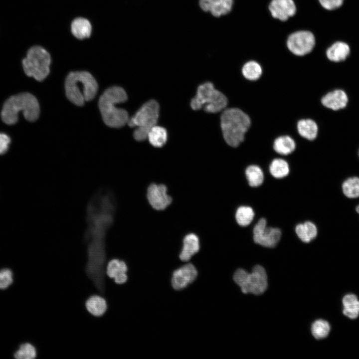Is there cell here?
<instances>
[{
	"label": "cell",
	"mask_w": 359,
	"mask_h": 359,
	"mask_svg": "<svg viewBox=\"0 0 359 359\" xmlns=\"http://www.w3.org/2000/svg\"><path fill=\"white\" fill-rule=\"evenodd\" d=\"M116 205L114 194L105 188L98 191L87 205V228L84 235L87 244L85 271L95 283L105 280V237L114 220Z\"/></svg>",
	"instance_id": "cell-1"
},
{
	"label": "cell",
	"mask_w": 359,
	"mask_h": 359,
	"mask_svg": "<svg viewBox=\"0 0 359 359\" xmlns=\"http://www.w3.org/2000/svg\"><path fill=\"white\" fill-rule=\"evenodd\" d=\"M127 99L125 91L119 86L111 87L104 92L99 99L98 105L106 125L112 128H120L128 123L129 119L128 112L116 106Z\"/></svg>",
	"instance_id": "cell-2"
},
{
	"label": "cell",
	"mask_w": 359,
	"mask_h": 359,
	"mask_svg": "<svg viewBox=\"0 0 359 359\" xmlns=\"http://www.w3.org/2000/svg\"><path fill=\"white\" fill-rule=\"evenodd\" d=\"M98 88L96 80L87 71L71 72L65 79L66 96L70 101L78 106L92 100Z\"/></svg>",
	"instance_id": "cell-3"
},
{
	"label": "cell",
	"mask_w": 359,
	"mask_h": 359,
	"mask_svg": "<svg viewBox=\"0 0 359 359\" xmlns=\"http://www.w3.org/2000/svg\"><path fill=\"white\" fill-rule=\"evenodd\" d=\"M22 111L25 119L29 122L36 121L40 109L36 98L29 93H21L9 97L4 102L1 118L7 125H13L18 120V113Z\"/></svg>",
	"instance_id": "cell-4"
},
{
	"label": "cell",
	"mask_w": 359,
	"mask_h": 359,
	"mask_svg": "<svg viewBox=\"0 0 359 359\" xmlns=\"http://www.w3.org/2000/svg\"><path fill=\"white\" fill-rule=\"evenodd\" d=\"M251 124L249 117L238 108L225 110L220 117V126L223 137L231 147H236L244 139L245 133Z\"/></svg>",
	"instance_id": "cell-5"
},
{
	"label": "cell",
	"mask_w": 359,
	"mask_h": 359,
	"mask_svg": "<svg viewBox=\"0 0 359 359\" xmlns=\"http://www.w3.org/2000/svg\"><path fill=\"white\" fill-rule=\"evenodd\" d=\"M159 105L151 100L144 104L135 114L128 122L131 127H136L133 136L138 141L147 139L151 129L156 125L159 116Z\"/></svg>",
	"instance_id": "cell-6"
},
{
	"label": "cell",
	"mask_w": 359,
	"mask_h": 359,
	"mask_svg": "<svg viewBox=\"0 0 359 359\" xmlns=\"http://www.w3.org/2000/svg\"><path fill=\"white\" fill-rule=\"evenodd\" d=\"M227 102L222 93L216 89L212 83L207 82L198 87L195 97L191 100L190 106L194 110L203 108L206 112L215 113L224 109Z\"/></svg>",
	"instance_id": "cell-7"
},
{
	"label": "cell",
	"mask_w": 359,
	"mask_h": 359,
	"mask_svg": "<svg viewBox=\"0 0 359 359\" xmlns=\"http://www.w3.org/2000/svg\"><path fill=\"white\" fill-rule=\"evenodd\" d=\"M50 56L45 49L39 46H33L22 60L23 68L27 76L41 81L50 72Z\"/></svg>",
	"instance_id": "cell-8"
},
{
	"label": "cell",
	"mask_w": 359,
	"mask_h": 359,
	"mask_svg": "<svg viewBox=\"0 0 359 359\" xmlns=\"http://www.w3.org/2000/svg\"><path fill=\"white\" fill-rule=\"evenodd\" d=\"M233 280L244 294H262L268 286L265 270L259 265L255 266L251 273L243 269H238L234 274Z\"/></svg>",
	"instance_id": "cell-9"
},
{
	"label": "cell",
	"mask_w": 359,
	"mask_h": 359,
	"mask_svg": "<svg viewBox=\"0 0 359 359\" xmlns=\"http://www.w3.org/2000/svg\"><path fill=\"white\" fill-rule=\"evenodd\" d=\"M316 43L314 34L307 30H300L291 33L286 40V46L293 54L302 56L310 53Z\"/></svg>",
	"instance_id": "cell-10"
},
{
	"label": "cell",
	"mask_w": 359,
	"mask_h": 359,
	"mask_svg": "<svg viewBox=\"0 0 359 359\" xmlns=\"http://www.w3.org/2000/svg\"><path fill=\"white\" fill-rule=\"evenodd\" d=\"M281 235V230L279 228L267 226L265 218L259 219L253 229L254 242L265 247H274L279 242Z\"/></svg>",
	"instance_id": "cell-11"
},
{
	"label": "cell",
	"mask_w": 359,
	"mask_h": 359,
	"mask_svg": "<svg viewBox=\"0 0 359 359\" xmlns=\"http://www.w3.org/2000/svg\"><path fill=\"white\" fill-rule=\"evenodd\" d=\"M268 10L273 18L284 22L295 15L297 7L294 0H271Z\"/></svg>",
	"instance_id": "cell-12"
},
{
	"label": "cell",
	"mask_w": 359,
	"mask_h": 359,
	"mask_svg": "<svg viewBox=\"0 0 359 359\" xmlns=\"http://www.w3.org/2000/svg\"><path fill=\"white\" fill-rule=\"evenodd\" d=\"M164 184H152L148 188L147 198L151 205L155 209H165L171 202L172 198L167 193Z\"/></svg>",
	"instance_id": "cell-13"
},
{
	"label": "cell",
	"mask_w": 359,
	"mask_h": 359,
	"mask_svg": "<svg viewBox=\"0 0 359 359\" xmlns=\"http://www.w3.org/2000/svg\"><path fill=\"white\" fill-rule=\"evenodd\" d=\"M197 272L191 263L181 267L174 271L172 279V284L176 290H180L186 287L196 278Z\"/></svg>",
	"instance_id": "cell-14"
},
{
	"label": "cell",
	"mask_w": 359,
	"mask_h": 359,
	"mask_svg": "<svg viewBox=\"0 0 359 359\" xmlns=\"http://www.w3.org/2000/svg\"><path fill=\"white\" fill-rule=\"evenodd\" d=\"M233 0H199V6L204 11H209L215 17L226 15L232 8Z\"/></svg>",
	"instance_id": "cell-15"
},
{
	"label": "cell",
	"mask_w": 359,
	"mask_h": 359,
	"mask_svg": "<svg viewBox=\"0 0 359 359\" xmlns=\"http://www.w3.org/2000/svg\"><path fill=\"white\" fill-rule=\"evenodd\" d=\"M348 100L346 92L342 89H338L324 95L321 99V103L326 108L337 111L345 108Z\"/></svg>",
	"instance_id": "cell-16"
},
{
	"label": "cell",
	"mask_w": 359,
	"mask_h": 359,
	"mask_svg": "<svg viewBox=\"0 0 359 359\" xmlns=\"http://www.w3.org/2000/svg\"><path fill=\"white\" fill-rule=\"evenodd\" d=\"M106 272L110 278L114 279L117 284H123L127 280V266L122 260L114 259L110 261Z\"/></svg>",
	"instance_id": "cell-17"
},
{
	"label": "cell",
	"mask_w": 359,
	"mask_h": 359,
	"mask_svg": "<svg viewBox=\"0 0 359 359\" xmlns=\"http://www.w3.org/2000/svg\"><path fill=\"white\" fill-rule=\"evenodd\" d=\"M295 233L302 242L309 243L317 236L318 228L313 222L306 221L296 226Z\"/></svg>",
	"instance_id": "cell-18"
},
{
	"label": "cell",
	"mask_w": 359,
	"mask_h": 359,
	"mask_svg": "<svg viewBox=\"0 0 359 359\" xmlns=\"http://www.w3.org/2000/svg\"><path fill=\"white\" fill-rule=\"evenodd\" d=\"M199 249L198 237L194 234L190 233L186 235L183 239V246L180 255V259L183 261L189 260Z\"/></svg>",
	"instance_id": "cell-19"
},
{
	"label": "cell",
	"mask_w": 359,
	"mask_h": 359,
	"mask_svg": "<svg viewBox=\"0 0 359 359\" xmlns=\"http://www.w3.org/2000/svg\"><path fill=\"white\" fill-rule=\"evenodd\" d=\"M341 189L346 198L355 199L359 198V176L347 177L341 184Z\"/></svg>",
	"instance_id": "cell-20"
},
{
	"label": "cell",
	"mask_w": 359,
	"mask_h": 359,
	"mask_svg": "<svg viewBox=\"0 0 359 359\" xmlns=\"http://www.w3.org/2000/svg\"><path fill=\"white\" fill-rule=\"evenodd\" d=\"M350 52V47L347 44L337 42L327 49L326 55L330 60L337 62L345 60Z\"/></svg>",
	"instance_id": "cell-21"
},
{
	"label": "cell",
	"mask_w": 359,
	"mask_h": 359,
	"mask_svg": "<svg viewBox=\"0 0 359 359\" xmlns=\"http://www.w3.org/2000/svg\"><path fill=\"white\" fill-rule=\"evenodd\" d=\"M297 129L302 137L311 141L316 139L318 132L317 124L314 120L310 119L299 121Z\"/></svg>",
	"instance_id": "cell-22"
},
{
	"label": "cell",
	"mask_w": 359,
	"mask_h": 359,
	"mask_svg": "<svg viewBox=\"0 0 359 359\" xmlns=\"http://www.w3.org/2000/svg\"><path fill=\"white\" fill-rule=\"evenodd\" d=\"M91 25L89 21L84 18L75 19L71 24V31L75 37L84 39L89 37L91 32Z\"/></svg>",
	"instance_id": "cell-23"
},
{
	"label": "cell",
	"mask_w": 359,
	"mask_h": 359,
	"mask_svg": "<svg viewBox=\"0 0 359 359\" xmlns=\"http://www.w3.org/2000/svg\"><path fill=\"white\" fill-rule=\"evenodd\" d=\"M86 307L92 315L100 317L106 312L107 305L104 298L100 296L94 295L87 300Z\"/></svg>",
	"instance_id": "cell-24"
},
{
	"label": "cell",
	"mask_w": 359,
	"mask_h": 359,
	"mask_svg": "<svg viewBox=\"0 0 359 359\" xmlns=\"http://www.w3.org/2000/svg\"><path fill=\"white\" fill-rule=\"evenodd\" d=\"M294 140L289 136H282L275 139L273 148L275 152L282 155H288L295 149Z\"/></svg>",
	"instance_id": "cell-25"
},
{
	"label": "cell",
	"mask_w": 359,
	"mask_h": 359,
	"mask_svg": "<svg viewBox=\"0 0 359 359\" xmlns=\"http://www.w3.org/2000/svg\"><path fill=\"white\" fill-rule=\"evenodd\" d=\"M168 135L165 128L155 125L150 130L147 139L150 143L155 147H163L167 141Z\"/></svg>",
	"instance_id": "cell-26"
},
{
	"label": "cell",
	"mask_w": 359,
	"mask_h": 359,
	"mask_svg": "<svg viewBox=\"0 0 359 359\" xmlns=\"http://www.w3.org/2000/svg\"><path fill=\"white\" fill-rule=\"evenodd\" d=\"M344 307V314L348 317L354 319L359 315V301L354 294L346 295L343 299Z\"/></svg>",
	"instance_id": "cell-27"
},
{
	"label": "cell",
	"mask_w": 359,
	"mask_h": 359,
	"mask_svg": "<svg viewBox=\"0 0 359 359\" xmlns=\"http://www.w3.org/2000/svg\"><path fill=\"white\" fill-rule=\"evenodd\" d=\"M245 174L248 184L251 187H258L264 181V174L262 169L258 166L252 165L248 166L245 171Z\"/></svg>",
	"instance_id": "cell-28"
},
{
	"label": "cell",
	"mask_w": 359,
	"mask_h": 359,
	"mask_svg": "<svg viewBox=\"0 0 359 359\" xmlns=\"http://www.w3.org/2000/svg\"><path fill=\"white\" fill-rule=\"evenodd\" d=\"M269 172L275 178L280 179L287 177L290 172L288 163L282 159H275L269 167Z\"/></svg>",
	"instance_id": "cell-29"
},
{
	"label": "cell",
	"mask_w": 359,
	"mask_h": 359,
	"mask_svg": "<svg viewBox=\"0 0 359 359\" xmlns=\"http://www.w3.org/2000/svg\"><path fill=\"white\" fill-rule=\"evenodd\" d=\"M255 213L252 207L242 205L238 207L235 213V219L238 225L246 226L249 225L254 217Z\"/></svg>",
	"instance_id": "cell-30"
},
{
	"label": "cell",
	"mask_w": 359,
	"mask_h": 359,
	"mask_svg": "<svg viewBox=\"0 0 359 359\" xmlns=\"http://www.w3.org/2000/svg\"><path fill=\"white\" fill-rule=\"evenodd\" d=\"M242 73L245 78L254 81L260 78L262 73V69L258 62L251 60L244 64L242 68Z\"/></svg>",
	"instance_id": "cell-31"
},
{
	"label": "cell",
	"mask_w": 359,
	"mask_h": 359,
	"mask_svg": "<svg viewBox=\"0 0 359 359\" xmlns=\"http://www.w3.org/2000/svg\"><path fill=\"white\" fill-rule=\"evenodd\" d=\"M330 331V326L326 321L320 319L315 321L312 325L311 332L317 340L327 337Z\"/></svg>",
	"instance_id": "cell-32"
},
{
	"label": "cell",
	"mask_w": 359,
	"mask_h": 359,
	"mask_svg": "<svg viewBox=\"0 0 359 359\" xmlns=\"http://www.w3.org/2000/svg\"><path fill=\"white\" fill-rule=\"evenodd\" d=\"M14 356L17 359H33L36 356V352L35 348L31 344L25 343L20 345Z\"/></svg>",
	"instance_id": "cell-33"
},
{
	"label": "cell",
	"mask_w": 359,
	"mask_h": 359,
	"mask_svg": "<svg viewBox=\"0 0 359 359\" xmlns=\"http://www.w3.org/2000/svg\"><path fill=\"white\" fill-rule=\"evenodd\" d=\"M12 281V273L10 270L6 268L0 271V289L7 288Z\"/></svg>",
	"instance_id": "cell-34"
},
{
	"label": "cell",
	"mask_w": 359,
	"mask_h": 359,
	"mask_svg": "<svg viewBox=\"0 0 359 359\" xmlns=\"http://www.w3.org/2000/svg\"><path fill=\"white\" fill-rule=\"evenodd\" d=\"M321 5L325 9L333 10L339 7L343 0H319Z\"/></svg>",
	"instance_id": "cell-35"
},
{
	"label": "cell",
	"mask_w": 359,
	"mask_h": 359,
	"mask_svg": "<svg viewBox=\"0 0 359 359\" xmlns=\"http://www.w3.org/2000/svg\"><path fill=\"white\" fill-rule=\"evenodd\" d=\"M10 139L5 134L0 133V155L4 154L8 150Z\"/></svg>",
	"instance_id": "cell-36"
},
{
	"label": "cell",
	"mask_w": 359,
	"mask_h": 359,
	"mask_svg": "<svg viewBox=\"0 0 359 359\" xmlns=\"http://www.w3.org/2000/svg\"><path fill=\"white\" fill-rule=\"evenodd\" d=\"M355 210L356 213L359 216V203L355 206Z\"/></svg>",
	"instance_id": "cell-37"
},
{
	"label": "cell",
	"mask_w": 359,
	"mask_h": 359,
	"mask_svg": "<svg viewBox=\"0 0 359 359\" xmlns=\"http://www.w3.org/2000/svg\"><path fill=\"white\" fill-rule=\"evenodd\" d=\"M358 155H359V153H358Z\"/></svg>",
	"instance_id": "cell-38"
}]
</instances>
